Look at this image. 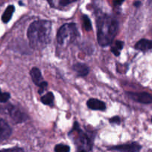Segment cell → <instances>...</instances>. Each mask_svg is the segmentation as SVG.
Listing matches in <instances>:
<instances>
[{
	"label": "cell",
	"instance_id": "1",
	"mask_svg": "<svg viewBox=\"0 0 152 152\" xmlns=\"http://www.w3.org/2000/svg\"><path fill=\"white\" fill-rule=\"evenodd\" d=\"M52 23L47 20L33 22L28 29V38L32 48L40 50L46 47L51 41Z\"/></svg>",
	"mask_w": 152,
	"mask_h": 152
},
{
	"label": "cell",
	"instance_id": "2",
	"mask_svg": "<svg viewBox=\"0 0 152 152\" xmlns=\"http://www.w3.org/2000/svg\"><path fill=\"white\" fill-rule=\"evenodd\" d=\"M119 28L118 21L114 17L104 15L97 19V38L102 47L110 45L116 36Z\"/></svg>",
	"mask_w": 152,
	"mask_h": 152
},
{
	"label": "cell",
	"instance_id": "3",
	"mask_svg": "<svg viewBox=\"0 0 152 152\" xmlns=\"http://www.w3.org/2000/svg\"><path fill=\"white\" fill-rule=\"evenodd\" d=\"M77 36L78 31L75 24H64L58 30L57 34V42L60 45H68L76 39Z\"/></svg>",
	"mask_w": 152,
	"mask_h": 152
},
{
	"label": "cell",
	"instance_id": "4",
	"mask_svg": "<svg viewBox=\"0 0 152 152\" xmlns=\"http://www.w3.org/2000/svg\"><path fill=\"white\" fill-rule=\"evenodd\" d=\"M69 136H74L73 140L78 151H89L92 150V140L87 134L80 130L77 122L75 123L72 130L69 132Z\"/></svg>",
	"mask_w": 152,
	"mask_h": 152
},
{
	"label": "cell",
	"instance_id": "5",
	"mask_svg": "<svg viewBox=\"0 0 152 152\" xmlns=\"http://www.w3.org/2000/svg\"><path fill=\"white\" fill-rule=\"evenodd\" d=\"M127 95L134 101L142 104L152 103V94L146 92L142 93H134V92H128Z\"/></svg>",
	"mask_w": 152,
	"mask_h": 152
},
{
	"label": "cell",
	"instance_id": "6",
	"mask_svg": "<svg viewBox=\"0 0 152 152\" xmlns=\"http://www.w3.org/2000/svg\"><path fill=\"white\" fill-rule=\"evenodd\" d=\"M7 113L9 114V115L10 116L13 120L14 122H16V123H22L25 120H27V116L24 114L23 112L20 111L19 109H18L16 107L13 106V105H9L7 107Z\"/></svg>",
	"mask_w": 152,
	"mask_h": 152
},
{
	"label": "cell",
	"instance_id": "7",
	"mask_svg": "<svg viewBox=\"0 0 152 152\" xmlns=\"http://www.w3.org/2000/svg\"><path fill=\"white\" fill-rule=\"evenodd\" d=\"M141 148V145H139L137 142H131V143L123 144V145L112 147L110 148V150L121 152H137L140 151Z\"/></svg>",
	"mask_w": 152,
	"mask_h": 152
},
{
	"label": "cell",
	"instance_id": "8",
	"mask_svg": "<svg viewBox=\"0 0 152 152\" xmlns=\"http://www.w3.org/2000/svg\"><path fill=\"white\" fill-rule=\"evenodd\" d=\"M12 134L11 128L7 122L0 118V140H4L10 137Z\"/></svg>",
	"mask_w": 152,
	"mask_h": 152
},
{
	"label": "cell",
	"instance_id": "9",
	"mask_svg": "<svg viewBox=\"0 0 152 152\" xmlns=\"http://www.w3.org/2000/svg\"><path fill=\"white\" fill-rule=\"evenodd\" d=\"M30 74H31L33 83L35 85H37V86H39V87L46 83V82L43 80L41 72H40V71L37 68H33L31 70V71H30Z\"/></svg>",
	"mask_w": 152,
	"mask_h": 152
},
{
	"label": "cell",
	"instance_id": "10",
	"mask_svg": "<svg viewBox=\"0 0 152 152\" xmlns=\"http://www.w3.org/2000/svg\"><path fill=\"white\" fill-rule=\"evenodd\" d=\"M87 107L89 109L98 110V111H104L106 109V105L104 102L97 99H89L86 102Z\"/></svg>",
	"mask_w": 152,
	"mask_h": 152
},
{
	"label": "cell",
	"instance_id": "11",
	"mask_svg": "<svg viewBox=\"0 0 152 152\" xmlns=\"http://www.w3.org/2000/svg\"><path fill=\"white\" fill-rule=\"evenodd\" d=\"M135 48L137 50H142V51H147V50H152V40L142 39L136 43Z\"/></svg>",
	"mask_w": 152,
	"mask_h": 152
},
{
	"label": "cell",
	"instance_id": "12",
	"mask_svg": "<svg viewBox=\"0 0 152 152\" xmlns=\"http://www.w3.org/2000/svg\"><path fill=\"white\" fill-rule=\"evenodd\" d=\"M72 68L79 77H85L89 74V68L83 63L77 62L73 65Z\"/></svg>",
	"mask_w": 152,
	"mask_h": 152
},
{
	"label": "cell",
	"instance_id": "13",
	"mask_svg": "<svg viewBox=\"0 0 152 152\" xmlns=\"http://www.w3.org/2000/svg\"><path fill=\"white\" fill-rule=\"evenodd\" d=\"M15 10V7L13 5H9L7 8L5 9L4 12L3 13L2 16H1V20L4 23H7L10 20L13 15V12Z\"/></svg>",
	"mask_w": 152,
	"mask_h": 152
},
{
	"label": "cell",
	"instance_id": "14",
	"mask_svg": "<svg viewBox=\"0 0 152 152\" xmlns=\"http://www.w3.org/2000/svg\"><path fill=\"white\" fill-rule=\"evenodd\" d=\"M41 102L43 104L47 105H50L52 106L54 103V94L52 92H48L46 94H45L44 96H42L41 99H40Z\"/></svg>",
	"mask_w": 152,
	"mask_h": 152
},
{
	"label": "cell",
	"instance_id": "15",
	"mask_svg": "<svg viewBox=\"0 0 152 152\" xmlns=\"http://www.w3.org/2000/svg\"><path fill=\"white\" fill-rule=\"evenodd\" d=\"M124 47V42L122 41H117L115 44L114 47L111 48L112 53L116 56H119L120 54V50L123 48Z\"/></svg>",
	"mask_w": 152,
	"mask_h": 152
},
{
	"label": "cell",
	"instance_id": "16",
	"mask_svg": "<svg viewBox=\"0 0 152 152\" xmlns=\"http://www.w3.org/2000/svg\"><path fill=\"white\" fill-rule=\"evenodd\" d=\"M82 19H83V25L85 30L87 31H91L92 30V24H91V21L89 18L86 15H83L82 16Z\"/></svg>",
	"mask_w": 152,
	"mask_h": 152
},
{
	"label": "cell",
	"instance_id": "17",
	"mask_svg": "<svg viewBox=\"0 0 152 152\" xmlns=\"http://www.w3.org/2000/svg\"><path fill=\"white\" fill-rule=\"evenodd\" d=\"M70 151L69 146L66 145L59 144L55 147V151L56 152H69Z\"/></svg>",
	"mask_w": 152,
	"mask_h": 152
},
{
	"label": "cell",
	"instance_id": "18",
	"mask_svg": "<svg viewBox=\"0 0 152 152\" xmlns=\"http://www.w3.org/2000/svg\"><path fill=\"white\" fill-rule=\"evenodd\" d=\"M10 97V94L7 93V92H2L0 88V102L1 103H4V102H7Z\"/></svg>",
	"mask_w": 152,
	"mask_h": 152
},
{
	"label": "cell",
	"instance_id": "19",
	"mask_svg": "<svg viewBox=\"0 0 152 152\" xmlns=\"http://www.w3.org/2000/svg\"><path fill=\"white\" fill-rule=\"evenodd\" d=\"M77 1V0H59L58 4H59V5L63 7V6L68 5V4H71V3L74 2V1Z\"/></svg>",
	"mask_w": 152,
	"mask_h": 152
},
{
	"label": "cell",
	"instance_id": "20",
	"mask_svg": "<svg viewBox=\"0 0 152 152\" xmlns=\"http://www.w3.org/2000/svg\"><path fill=\"white\" fill-rule=\"evenodd\" d=\"M110 122L111 123H116V124H119V123H120V118H119L118 116H116V117H113V118L110 119Z\"/></svg>",
	"mask_w": 152,
	"mask_h": 152
},
{
	"label": "cell",
	"instance_id": "21",
	"mask_svg": "<svg viewBox=\"0 0 152 152\" xmlns=\"http://www.w3.org/2000/svg\"><path fill=\"white\" fill-rule=\"evenodd\" d=\"M125 0H113V2L115 5H120Z\"/></svg>",
	"mask_w": 152,
	"mask_h": 152
},
{
	"label": "cell",
	"instance_id": "22",
	"mask_svg": "<svg viewBox=\"0 0 152 152\" xmlns=\"http://www.w3.org/2000/svg\"><path fill=\"white\" fill-rule=\"evenodd\" d=\"M47 1H49V3L51 4V5L53 6V7H55V4H56L57 0H47Z\"/></svg>",
	"mask_w": 152,
	"mask_h": 152
},
{
	"label": "cell",
	"instance_id": "23",
	"mask_svg": "<svg viewBox=\"0 0 152 152\" xmlns=\"http://www.w3.org/2000/svg\"><path fill=\"white\" fill-rule=\"evenodd\" d=\"M140 4H141V2H140L139 1H134V5L136 6V7H139Z\"/></svg>",
	"mask_w": 152,
	"mask_h": 152
},
{
	"label": "cell",
	"instance_id": "24",
	"mask_svg": "<svg viewBox=\"0 0 152 152\" xmlns=\"http://www.w3.org/2000/svg\"><path fill=\"white\" fill-rule=\"evenodd\" d=\"M148 3L149 5L152 7V0H148Z\"/></svg>",
	"mask_w": 152,
	"mask_h": 152
},
{
	"label": "cell",
	"instance_id": "25",
	"mask_svg": "<svg viewBox=\"0 0 152 152\" xmlns=\"http://www.w3.org/2000/svg\"><path fill=\"white\" fill-rule=\"evenodd\" d=\"M151 121H152V119H151Z\"/></svg>",
	"mask_w": 152,
	"mask_h": 152
}]
</instances>
